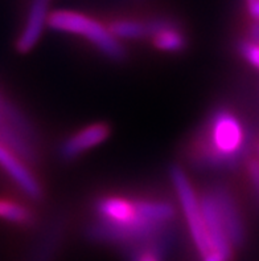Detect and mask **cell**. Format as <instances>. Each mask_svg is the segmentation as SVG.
Returning a JSON list of instances; mask_svg holds the SVG:
<instances>
[{
    "mask_svg": "<svg viewBox=\"0 0 259 261\" xmlns=\"http://www.w3.org/2000/svg\"><path fill=\"white\" fill-rule=\"evenodd\" d=\"M95 214L88 231L93 240L136 247L167 232L175 208L164 200L105 196L95 203Z\"/></svg>",
    "mask_w": 259,
    "mask_h": 261,
    "instance_id": "1",
    "label": "cell"
},
{
    "mask_svg": "<svg viewBox=\"0 0 259 261\" xmlns=\"http://www.w3.org/2000/svg\"><path fill=\"white\" fill-rule=\"evenodd\" d=\"M249 149V134L242 119L229 109L210 114L190 147V159L208 170L232 169Z\"/></svg>",
    "mask_w": 259,
    "mask_h": 261,
    "instance_id": "2",
    "label": "cell"
},
{
    "mask_svg": "<svg viewBox=\"0 0 259 261\" xmlns=\"http://www.w3.org/2000/svg\"><path fill=\"white\" fill-rule=\"evenodd\" d=\"M48 27L57 32L85 37L110 59L118 60L125 55V49L119 43V39L112 35L110 28L83 13L66 10L54 11L50 13Z\"/></svg>",
    "mask_w": 259,
    "mask_h": 261,
    "instance_id": "3",
    "label": "cell"
},
{
    "mask_svg": "<svg viewBox=\"0 0 259 261\" xmlns=\"http://www.w3.org/2000/svg\"><path fill=\"white\" fill-rule=\"evenodd\" d=\"M171 179L194 247L200 252L203 258L216 255L204 220L200 198L197 196L193 186L190 185L187 174L180 167H174L171 170Z\"/></svg>",
    "mask_w": 259,
    "mask_h": 261,
    "instance_id": "4",
    "label": "cell"
},
{
    "mask_svg": "<svg viewBox=\"0 0 259 261\" xmlns=\"http://www.w3.org/2000/svg\"><path fill=\"white\" fill-rule=\"evenodd\" d=\"M0 169L19 187L24 195L31 199H39L41 196L43 194L41 186L36 175L30 169L28 162L2 142H0Z\"/></svg>",
    "mask_w": 259,
    "mask_h": 261,
    "instance_id": "5",
    "label": "cell"
},
{
    "mask_svg": "<svg viewBox=\"0 0 259 261\" xmlns=\"http://www.w3.org/2000/svg\"><path fill=\"white\" fill-rule=\"evenodd\" d=\"M209 192L210 195L213 196L221 223H222L223 229L226 232L230 244L233 245V248L240 247L243 243V238H245V228H243L240 208H238L233 195L230 194L226 187L221 185L213 186L209 190Z\"/></svg>",
    "mask_w": 259,
    "mask_h": 261,
    "instance_id": "6",
    "label": "cell"
},
{
    "mask_svg": "<svg viewBox=\"0 0 259 261\" xmlns=\"http://www.w3.org/2000/svg\"><path fill=\"white\" fill-rule=\"evenodd\" d=\"M50 0H32L26 13L25 21L17 39V49L20 52H28L39 43L43 31L48 25L49 20Z\"/></svg>",
    "mask_w": 259,
    "mask_h": 261,
    "instance_id": "7",
    "label": "cell"
},
{
    "mask_svg": "<svg viewBox=\"0 0 259 261\" xmlns=\"http://www.w3.org/2000/svg\"><path fill=\"white\" fill-rule=\"evenodd\" d=\"M108 137V127L105 123H94L85 129L74 133L66 138L60 147V155L64 159L72 161L83 152L92 150L95 146L101 145Z\"/></svg>",
    "mask_w": 259,
    "mask_h": 261,
    "instance_id": "8",
    "label": "cell"
},
{
    "mask_svg": "<svg viewBox=\"0 0 259 261\" xmlns=\"http://www.w3.org/2000/svg\"><path fill=\"white\" fill-rule=\"evenodd\" d=\"M148 37H151L156 48L164 52H180L187 44L179 24L167 17L148 20Z\"/></svg>",
    "mask_w": 259,
    "mask_h": 261,
    "instance_id": "9",
    "label": "cell"
},
{
    "mask_svg": "<svg viewBox=\"0 0 259 261\" xmlns=\"http://www.w3.org/2000/svg\"><path fill=\"white\" fill-rule=\"evenodd\" d=\"M0 220L11 224L26 225L32 223L33 215L32 211L23 203L0 198Z\"/></svg>",
    "mask_w": 259,
    "mask_h": 261,
    "instance_id": "10",
    "label": "cell"
},
{
    "mask_svg": "<svg viewBox=\"0 0 259 261\" xmlns=\"http://www.w3.org/2000/svg\"><path fill=\"white\" fill-rule=\"evenodd\" d=\"M110 31L117 39L132 40L148 36V21H140L135 19L115 20L110 24Z\"/></svg>",
    "mask_w": 259,
    "mask_h": 261,
    "instance_id": "11",
    "label": "cell"
},
{
    "mask_svg": "<svg viewBox=\"0 0 259 261\" xmlns=\"http://www.w3.org/2000/svg\"><path fill=\"white\" fill-rule=\"evenodd\" d=\"M164 253L152 244H141L132 247L130 260L131 261H161Z\"/></svg>",
    "mask_w": 259,
    "mask_h": 261,
    "instance_id": "12",
    "label": "cell"
},
{
    "mask_svg": "<svg viewBox=\"0 0 259 261\" xmlns=\"http://www.w3.org/2000/svg\"><path fill=\"white\" fill-rule=\"evenodd\" d=\"M238 49H240L241 56L253 68L259 70V44L254 43L251 40H245V41H241Z\"/></svg>",
    "mask_w": 259,
    "mask_h": 261,
    "instance_id": "13",
    "label": "cell"
},
{
    "mask_svg": "<svg viewBox=\"0 0 259 261\" xmlns=\"http://www.w3.org/2000/svg\"><path fill=\"white\" fill-rule=\"evenodd\" d=\"M247 175H249L250 185L253 189L254 198L259 205V159L251 158L247 162Z\"/></svg>",
    "mask_w": 259,
    "mask_h": 261,
    "instance_id": "14",
    "label": "cell"
},
{
    "mask_svg": "<svg viewBox=\"0 0 259 261\" xmlns=\"http://www.w3.org/2000/svg\"><path fill=\"white\" fill-rule=\"evenodd\" d=\"M247 10L254 21H259V0H246Z\"/></svg>",
    "mask_w": 259,
    "mask_h": 261,
    "instance_id": "15",
    "label": "cell"
},
{
    "mask_svg": "<svg viewBox=\"0 0 259 261\" xmlns=\"http://www.w3.org/2000/svg\"><path fill=\"white\" fill-rule=\"evenodd\" d=\"M250 39L254 43L259 44V21H253V24L250 25Z\"/></svg>",
    "mask_w": 259,
    "mask_h": 261,
    "instance_id": "16",
    "label": "cell"
},
{
    "mask_svg": "<svg viewBox=\"0 0 259 261\" xmlns=\"http://www.w3.org/2000/svg\"><path fill=\"white\" fill-rule=\"evenodd\" d=\"M256 158L259 159V143H258V146H256Z\"/></svg>",
    "mask_w": 259,
    "mask_h": 261,
    "instance_id": "17",
    "label": "cell"
},
{
    "mask_svg": "<svg viewBox=\"0 0 259 261\" xmlns=\"http://www.w3.org/2000/svg\"><path fill=\"white\" fill-rule=\"evenodd\" d=\"M0 102H2V96H0ZM0 119H2V109H0Z\"/></svg>",
    "mask_w": 259,
    "mask_h": 261,
    "instance_id": "18",
    "label": "cell"
}]
</instances>
